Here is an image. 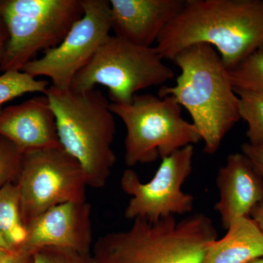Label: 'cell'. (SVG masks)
I'll return each mask as SVG.
<instances>
[{
  "mask_svg": "<svg viewBox=\"0 0 263 263\" xmlns=\"http://www.w3.org/2000/svg\"><path fill=\"white\" fill-rule=\"evenodd\" d=\"M133 221L129 229L98 238L91 254L95 263H200L208 246L219 238L212 219L202 213L181 220L169 216Z\"/></svg>",
  "mask_w": 263,
  "mask_h": 263,
  "instance_id": "cell-3",
  "label": "cell"
},
{
  "mask_svg": "<svg viewBox=\"0 0 263 263\" xmlns=\"http://www.w3.org/2000/svg\"><path fill=\"white\" fill-rule=\"evenodd\" d=\"M46 96L56 118L62 148L84 170L91 187H105L117 157L113 145L114 114L108 99L100 90H62L49 86Z\"/></svg>",
  "mask_w": 263,
  "mask_h": 263,
  "instance_id": "cell-4",
  "label": "cell"
},
{
  "mask_svg": "<svg viewBox=\"0 0 263 263\" xmlns=\"http://www.w3.org/2000/svg\"><path fill=\"white\" fill-rule=\"evenodd\" d=\"M0 233L12 250L22 248L27 238V228L22 219L20 194L16 183L0 190Z\"/></svg>",
  "mask_w": 263,
  "mask_h": 263,
  "instance_id": "cell-16",
  "label": "cell"
},
{
  "mask_svg": "<svg viewBox=\"0 0 263 263\" xmlns=\"http://www.w3.org/2000/svg\"><path fill=\"white\" fill-rule=\"evenodd\" d=\"M0 3H1V1H0Z\"/></svg>",
  "mask_w": 263,
  "mask_h": 263,
  "instance_id": "cell-30",
  "label": "cell"
},
{
  "mask_svg": "<svg viewBox=\"0 0 263 263\" xmlns=\"http://www.w3.org/2000/svg\"><path fill=\"white\" fill-rule=\"evenodd\" d=\"M0 136L22 152L45 148H62L56 118L46 95L2 110Z\"/></svg>",
  "mask_w": 263,
  "mask_h": 263,
  "instance_id": "cell-13",
  "label": "cell"
},
{
  "mask_svg": "<svg viewBox=\"0 0 263 263\" xmlns=\"http://www.w3.org/2000/svg\"><path fill=\"white\" fill-rule=\"evenodd\" d=\"M194 152V146H187L162 159L155 176L147 183L142 182L133 169L125 170L121 187L131 196L124 212L126 219L155 222L193 212L195 199L182 187L193 171Z\"/></svg>",
  "mask_w": 263,
  "mask_h": 263,
  "instance_id": "cell-9",
  "label": "cell"
},
{
  "mask_svg": "<svg viewBox=\"0 0 263 263\" xmlns=\"http://www.w3.org/2000/svg\"><path fill=\"white\" fill-rule=\"evenodd\" d=\"M2 110H3V109L0 108V114H1Z\"/></svg>",
  "mask_w": 263,
  "mask_h": 263,
  "instance_id": "cell-29",
  "label": "cell"
},
{
  "mask_svg": "<svg viewBox=\"0 0 263 263\" xmlns=\"http://www.w3.org/2000/svg\"><path fill=\"white\" fill-rule=\"evenodd\" d=\"M180 74L173 86H161L157 96H171L190 114L204 142L203 151L214 155L226 135L240 119L239 98L217 51L205 43L179 52L174 60Z\"/></svg>",
  "mask_w": 263,
  "mask_h": 263,
  "instance_id": "cell-2",
  "label": "cell"
},
{
  "mask_svg": "<svg viewBox=\"0 0 263 263\" xmlns=\"http://www.w3.org/2000/svg\"><path fill=\"white\" fill-rule=\"evenodd\" d=\"M249 263H263V257H260V258L254 259V260L252 261V262Z\"/></svg>",
  "mask_w": 263,
  "mask_h": 263,
  "instance_id": "cell-28",
  "label": "cell"
},
{
  "mask_svg": "<svg viewBox=\"0 0 263 263\" xmlns=\"http://www.w3.org/2000/svg\"><path fill=\"white\" fill-rule=\"evenodd\" d=\"M23 152L5 137L0 136V190L16 182Z\"/></svg>",
  "mask_w": 263,
  "mask_h": 263,
  "instance_id": "cell-20",
  "label": "cell"
},
{
  "mask_svg": "<svg viewBox=\"0 0 263 263\" xmlns=\"http://www.w3.org/2000/svg\"><path fill=\"white\" fill-rule=\"evenodd\" d=\"M48 87V81L35 79L23 71H6L0 75V108L7 102L27 93L45 95Z\"/></svg>",
  "mask_w": 263,
  "mask_h": 263,
  "instance_id": "cell-19",
  "label": "cell"
},
{
  "mask_svg": "<svg viewBox=\"0 0 263 263\" xmlns=\"http://www.w3.org/2000/svg\"><path fill=\"white\" fill-rule=\"evenodd\" d=\"M216 186L219 200L214 209L226 230L234 219L250 216L263 199V178L243 153L228 155L226 164L218 172Z\"/></svg>",
  "mask_w": 263,
  "mask_h": 263,
  "instance_id": "cell-14",
  "label": "cell"
},
{
  "mask_svg": "<svg viewBox=\"0 0 263 263\" xmlns=\"http://www.w3.org/2000/svg\"><path fill=\"white\" fill-rule=\"evenodd\" d=\"M9 252L4 250V249H0V261L3 260L5 257H7L8 254L10 253Z\"/></svg>",
  "mask_w": 263,
  "mask_h": 263,
  "instance_id": "cell-27",
  "label": "cell"
},
{
  "mask_svg": "<svg viewBox=\"0 0 263 263\" xmlns=\"http://www.w3.org/2000/svg\"><path fill=\"white\" fill-rule=\"evenodd\" d=\"M8 41V32L3 17L0 15V66L3 62Z\"/></svg>",
  "mask_w": 263,
  "mask_h": 263,
  "instance_id": "cell-24",
  "label": "cell"
},
{
  "mask_svg": "<svg viewBox=\"0 0 263 263\" xmlns=\"http://www.w3.org/2000/svg\"><path fill=\"white\" fill-rule=\"evenodd\" d=\"M263 257V233L250 216L235 219L208 246L200 263H249Z\"/></svg>",
  "mask_w": 263,
  "mask_h": 263,
  "instance_id": "cell-15",
  "label": "cell"
},
{
  "mask_svg": "<svg viewBox=\"0 0 263 263\" xmlns=\"http://www.w3.org/2000/svg\"><path fill=\"white\" fill-rule=\"evenodd\" d=\"M228 75L234 91H263V50L246 57Z\"/></svg>",
  "mask_w": 263,
  "mask_h": 263,
  "instance_id": "cell-17",
  "label": "cell"
},
{
  "mask_svg": "<svg viewBox=\"0 0 263 263\" xmlns=\"http://www.w3.org/2000/svg\"><path fill=\"white\" fill-rule=\"evenodd\" d=\"M163 60L155 47L110 35L75 76L70 89L83 91L102 85L108 88L111 103L129 104L141 90L164 86L174 79V71Z\"/></svg>",
  "mask_w": 263,
  "mask_h": 263,
  "instance_id": "cell-6",
  "label": "cell"
},
{
  "mask_svg": "<svg viewBox=\"0 0 263 263\" xmlns=\"http://www.w3.org/2000/svg\"><path fill=\"white\" fill-rule=\"evenodd\" d=\"M82 4L84 15L61 43L29 62L22 71L35 79L48 78L57 89H70L75 76L91 61L111 32L110 1L82 0Z\"/></svg>",
  "mask_w": 263,
  "mask_h": 263,
  "instance_id": "cell-10",
  "label": "cell"
},
{
  "mask_svg": "<svg viewBox=\"0 0 263 263\" xmlns=\"http://www.w3.org/2000/svg\"><path fill=\"white\" fill-rule=\"evenodd\" d=\"M127 129L124 160L128 167L151 163L176 151L194 146L201 137L182 116V107L171 96L136 95L129 104H110Z\"/></svg>",
  "mask_w": 263,
  "mask_h": 263,
  "instance_id": "cell-5",
  "label": "cell"
},
{
  "mask_svg": "<svg viewBox=\"0 0 263 263\" xmlns=\"http://www.w3.org/2000/svg\"><path fill=\"white\" fill-rule=\"evenodd\" d=\"M185 0H110L114 36L154 47L160 33L182 10Z\"/></svg>",
  "mask_w": 263,
  "mask_h": 263,
  "instance_id": "cell-12",
  "label": "cell"
},
{
  "mask_svg": "<svg viewBox=\"0 0 263 263\" xmlns=\"http://www.w3.org/2000/svg\"><path fill=\"white\" fill-rule=\"evenodd\" d=\"M15 183L26 226L56 205L87 201L84 170L63 148L24 152Z\"/></svg>",
  "mask_w": 263,
  "mask_h": 263,
  "instance_id": "cell-8",
  "label": "cell"
},
{
  "mask_svg": "<svg viewBox=\"0 0 263 263\" xmlns=\"http://www.w3.org/2000/svg\"><path fill=\"white\" fill-rule=\"evenodd\" d=\"M155 46L163 60L205 43L220 55L228 70L263 50V0H185Z\"/></svg>",
  "mask_w": 263,
  "mask_h": 263,
  "instance_id": "cell-1",
  "label": "cell"
},
{
  "mask_svg": "<svg viewBox=\"0 0 263 263\" xmlns=\"http://www.w3.org/2000/svg\"><path fill=\"white\" fill-rule=\"evenodd\" d=\"M239 98L240 119L248 125V143L263 146V91H235Z\"/></svg>",
  "mask_w": 263,
  "mask_h": 263,
  "instance_id": "cell-18",
  "label": "cell"
},
{
  "mask_svg": "<svg viewBox=\"0 0 263 263\" xmlns=\"http://www.w3.org/2000/svg\"><path fill=\"white\" fill-rule=\"evenodd\" d=\"M0 249H4V250L7 251V252H13V250H12L11 248L9 247V245L5 241L1 233H0Z\"/></svg>",
  "mask_w": 263,
  "mask_h": 263,
  "instance_id": "cell-26",
  "label": "cell"
},
{
  "mask_svg": "<svg viewBox=\"0 0 263 263\" xmlns=\"http://www.w3.org/2000/svg\"><path fill=\"white\" fill-rule=\"evenodd\" d=\"M33 253L24 249L13 251L0 263H32Z\"/></svg>",
  "mask_w": 263,
  "mask_h": 263,
  "instance_id": "cell-23",
  "label": "cell"
},
{
  "mask_svg": "<svg viewBox=\"0 0 263 263\" xmlns=\"http://www.w3.org/2000/svg\"><path fill=\"white\" fill-rule=\"evenodd\" d=\"M84 13L82 0L1 1L8 41L0 70H22L39 52L56 47Z\"/></svg>",
  "mask_w": 263,
  "mask_h": 263,
  "instance_id": "cell-7",
  "label": "cell"
},
{
  "mask_svg": "<svg viewBox=\"0 0 263 263\" xmlns=\"http://www.w3.org/2000/svg\"><path fill=\"white\" fill-rule=\"evenodd\" d=\"M91 204L85 201L66 202L48 209L27 226V240L20 249L34 254L43 247H56L91 254Z\"/></svg>",
  "mask_w": 263,
  "mask_h": 263,
  "instance_id": "cell-11",
  "label": "cell"
},
{
  "mask_svg": "<svg viewBox=\"0 0 263 263\" xmlns=\"http://www.w3.org/2000/svg\"><path fill=\"white\" fill-rule=\"evenodd\" d=\"M32 263H95L91 254H84L73 249L46 247L34 252Z\"/></svg>",
  "mask_w": 263,
  "mask_h": 263,
  "instance_id": "cell-21",
  "label": "cell"
},
{
  "mask_svg": "<svg viewBox=\"0 0 263 263\" xmlns=\"http://www.w3.org/2000/svg\"><path fill=\"white\" fill-rule=\"evenodd\" d=\"M242 153L252 161L254 167L263 178V146H255L245 143L241 146Z\"/></svg>",
  "mask_w": 263,
  "mask_h": 263,
  "instance_id": "cell-22",
  "label": "cell"
},
{
  "mask_svg": "<svg viewBox=\"0 0 263 263\" xmlns=\"http://www.w3.org/2000/svg\"><path fill=\"white\" fill-rule=\"evenodd\" d=\"M250 217L263 233V199L254 208L251 212Z\"/></svg>",
  "mask_w": 263,
  "mask_h": 263,
  "instance_id": "cell-25",
  "label": "cell"
}]
</instances>
